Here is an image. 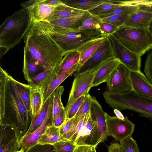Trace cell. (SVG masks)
<instances>
[{"label":"cell","instance_id":"1","mask_svg":"<svg viewBox=\"0 0 152 152\" xmlns=\"http://www.w3.org/2000/svg\"><path fill=\"white\" fill-rule=\"evenodd\" d=\"M15 79L0 67V125L14 128L20 140L28 130L33 118L21 99Z\"/></svg>","mask_w":152,"mask_h":152},{"label":"cell","instance_id":"2","mask_svg":"<svg viewBox=\"0 0 152 152\" xmlns=\"http://www.w3.org/2000/svg\"><path fill=\"white\" fill-rule=\"evenodd\" d=\"M25 47L45 69L56 68L64 53L39 21L31 19L29 29L23 38Z\"/></svg>","mask_w":152,"mask_h":152},{"label":"cell","instance_id":"3","mask_svg":"<svg viewBox=\"0 0 152 152\" xmlns=\"http://www.w3.org/2000/svg\"><path fill=\"white\" fill-rule=\"evenodd\" d=\"M63 51H77L87 42L102 36L96 29H73L55 25L46 20L39 21Z\"/></svg>","mask_w":152,"mask_h":152},{"label":"cell","instance_id":"4","mask_svg":"<svg viewBox=\"0 0 152 152\" xmlns=\"http://www.w3.org/2000/svg\"><path fill=\"white\" fill-rule=\"evenodd\" d=\"M31 18L28 8L20 9L7 17L0 27V58L19 43L28 31Z\"/></svg>","mask_w":152,"mask_h":152},{"label":"cell","instance_id":"5","mask_svg":"<svg viewBox=\"0 0 152 152\" xmlns=\"http://www.w3.org/2000/svg\"><path fill=\"white\" fill-rule=\"evenodd\" d=\"M105 102L111 107L119 110L135 111L141 117L152 122V100L142 97L134 91L125 93L106 91L102 93Z\"/></svg>","mask_w":152,"mask_h":152},{"label":"cell","instance_id":"6","mask_svg":"<svg viewBox=\"0 0 152 152\" xmlns=\"http://www.w3.org/2000/svg\"><path fill=\"white\" fill-rule=\"evenodd\" d=\"M149 29L122 25L113 34L126 48L141 57L152 49V37Z\"/></svg>","mask_w":152,"mask_h":152},{"label":"cell","instance_id":"7","mask_svg":"<svg viewBox=\"0 0 152 152\" xmlns=\"http://www.w3.org/2000/svg\"><path fill=\"white\" fill-rule=\"evenodd\" d=\"M96 124L91 111L81 116L74 117L72 128L67 140L77 146L87 145L92 130Z\"/></svg>","mask_w":152,"mask_h":152},{"label":"cell","instance_id":"8","mask_svg":"<svg viewBox=\"0 0 152 152\" xmlns=\"http://www.w3.org/2000/svg\"><path fill=\"white\" fill-rule=\"evenodd\" d=\"M100 67L77 74L75 77L73 81L67 104L65 107L66 115L77 99L83 95L88 94L91 88L95 75Z\"/></svg>","mask_w":152,"mask_h":152},{"label":"cell","instance_id":"9","mask_svg":"<svg viewBox=\"0 0 152 152\" xmlns=\"http://www.w3.org/2000/svg\"><path fill=\"white\" fill-rule=\"evenodd\" d=\"M108 37L113 49L115 57L130 71H141V57L126 48L113 34Z\"/></svg>","mask_w":152,"mask_h":152},{"label":"cell","instance_id":"10","mask_svg":"<svg viewBox=\"0 0 152 152\" xmlns=\"http://www.w3.org/2000/svg\"><path fill=\"white\" fill-rule=\"evenodd\" d=\"M115 57L113 49L108 37L105 36L97 49L77 71V74L99 68L105 61Z\"/></svg>","mask_w":152,"mask_h":152},{"label":"cell","instance_id":"11","mask_svg":"<svg viewBox=\"0 0 152 152\" xmlns=\"http://www.w3.org/2000/svg\"><path fill=\"white\" fill-rule=\"evenodd\" d=\"M105 116L108 136H112L120 142L132 135L135 124L127 116L121 120L116 116H110L105 112Z\"/></svg>","mask_w":152,"mask_h":152},{"label":"cell","instance_id":"12","mask_svg":"<svg viewBox=\"0 0 152 152\" xmlns=\"http://www.w3.org/2000/svg\"><path fill=\"white\" fill-rule=\"evenodd\" d=\"M130 71L125 66L121 63L106 83L107 91L119 93L133 91L129 77Z\"/></svg>","mask_w":152,"mask_h":152},{"label":"cell","instance_id":"13","mask_svg":"<svg viewBox=\"0 0 152 152\" xmlns=\"http://www.w3.org/2000/svg\"><path fill=\"white\" fill-rule=\"evenodd\" d=\"M52 106L53 97L48 114L42 123L34 132L20 140V149H23L24 151L37 144L41 137L45 133L47 128L53 124Z\"/></svg>","mask_w":152,"mask_h":152},{"label":"cell","instance_id":"14","mask_svg":"<svg viewBox=\"0 0 152 152\" xmlns=\"http://www.w3.org/2000/svg\"><path fill=\"white\" fill-rule=\"evenodd\" d=\"M129 77L133 91L139 95L152 100V83L141 71H130Z\"/></svg>","mask_w":152,"mask_h":152},{"label":"cell","instance_id":"15","mask_svg":"<svg viewBox=\"0 0 152 152\" xmlns=\"http://www.w3.org/2000/svg\"><path fill=\"white\" fill-rule=\"evenodd\" d=\"M121 63L120 61L113 57L104 62L96 71L91 87L97 86L104 83H107L113 72Z\"/></svg>","mask_w":152,"mask_h":152},{"label":"cell","instance_id":"16","mask_svg":"<svg viewBox=\"0 0 152 152\" xmlns=\"http://www.w3.org/2000/svg\"><path fill=\"white\" fill-rule=\"evenodd\" d=\"M45 70L24 47L23 72L25 79L28 83Z\"/></svg>","mask_w":152,"mask_h":152},{"label":"cell","instance_id":"17","mask_svg":"<svg viewBox=\"0 0 152 152\" xmlns=\"http://www.w3.org/2000/svg\"><path fill=\"white\" fill-rule=\"evenodd\" d=\"M152 23V12L139 8L131 14L123 25L140 28H149Z\"/></svg>","mask_w":152,"mask_h":152},{"label":"cell","instance_id":"18","mask_svg":"<svg viewBox=\"0 0 152 152\" xmlns=\"http://www.w3.org/2000/svg\"><path fill=\"white\" fill-rule=\"evenodd\" d=\"M55 8L43 3L42 0H37L28 8L31 19L40 21L48 20L52 15Z\"/></svg>","mask_w":152,"mask_h":152},{"label":"cell","instance_id":"19","mask_svg":"<svg viewBox=\"0 0 152 152\" xmlns=\"http://www.w3.org/2000/svg\"><path fill=\"white\" fill-rule=\"evenodd\" d=\"M90 14L88 11H86L84 13L77 16L48 21L55 25L67 28L77 29H79Z\"/></svg>","mask_w":152,"mask_h":152},{"label":"cell","instance_id":"20","mask_svg":"<svg viewBox=\"0 0 152 152\" xmlns=\"http://www.w3.org/2000/svg\"><path fill=\"white\" fill-rule=\"evenodd\" d=\"M105 36L95 39L87 42L77 51L80 53V57L77 71L95 51ZM76 71V72H77Z\"/></svg>","mask_w":152,"mask_h":152},{"label":"cell","instance_id":"21","mask_svg":"<svg viewBox=\"0 0 152 152\" xmlns=\"http://www.w3.org/2000/svg\"><path fill=\"white\" fill-rule=\"evenodd\" d=\"M56 68H49L32 78L28 84L32 88L45 89L56 77Z\"/></svg>","mask_w":152,"mask_h":152},{"label":"cell","instance_id":"22","mask_svg":"<svg viewBox=\"0 0 152 152\" xmlns=\"http://www.w3.org/2000/svg\"><path fill=\"white\" fill-rule=\"evenodd\" d=\"M78 64H77L69 69L57 76L45 89L43 94V104L48 99L55 89L66 79L75 72H76Z\"/></svg>","mask_w":152,"mask_h":152},{"label":"cell","instance_id":"23","mask_svg":"<svg viewBox=\"0 0 152 152\" xmlns=\"http://www.w3.org/2000/svg\"><path fill=\"white\" fill-rule=\"evenodd\" d=\"M80 57V53L77 51H71L65 53L61 63L56 68L57 76L78 64Z\"/></svg>","mask_w":152,"mask_h":152},{"label":"cell","instance_id":"24","mask_svg":"<svg viewBox=\"0 0 152 152\" xmlns=\"http://www.w3.org/2000/svg\"><path fill=\"white\" fill-rule=\"evenodd\" d=\"M52 98V96L51 94L43 104L41 110L33 117L28 130L22 138H24L30 134L42 123L48 114Z\"/></svg>","mask_w":152,"mask_h":152},{"label":"cell","instance_id":"25","mask_svg":"<svg viewBox=\"0 0 152 152\" xmlns=\"http://www.w3.org/2000/svg\"><path fill=\"white\" fill-rule=\"evenodd\" d=\"M85 12L74 8L64 3L55 7L51 16L46 21L71 17L82 14Z\"/></svg>","mask_w":152,"mask_h":152},{"label":"cell","instance_id":"26","mask_svg":"<svg viewBox=\"0 0 152 152\" xmlns=\"http://www.w3.org/2000/svg\"><path fill=\"white\" fill-rule=\"evenodd\" d=\"M65 140H66L60 135L59 127H56L53 124L47 128L41 137L38 144L53 145L56 142Z\"/></svg>","mask_w":152,"mask_h":152},{"label":"cell","instance_id":"27","mask_svg":"<svg viewBox=\"0 0 152 152\" xmlns=\"http://www.w3.org/2000/svg\"><path fill=\"white\" fill-rule=\"evenodd\" d=\"M123 3L122 1L105 0L103 3L88 12L90 14L96 16L106 15L111 13Z\"/></svg>","mask_w":152,"mask_h":152},{"label":"cell","instance_id":"28","mask_svg":"<svg viewBox=\"0 0 152 152\" xmlns=\"http://www.w3.org/2000/svg\"><path fill=\"white\" fill-rule=\"evenodd\" d=\"M66 5L74 8L88 11L105 2V0H76L62 1Z\"/></svg>","mask_w":152,"mask_h":152},{"label":"cell","instance_id":"29","mask_svg":"<svg viewBox=\"0 0 152 152\" xmlns=\"http://www.w3.org/2000/svg\"><path fill=\"white\" fill-rule=\"evenodd\" d=\"M43 92L41 88L31 87L30 95V103L33 117L39 112L42 107Z\"/></svg>","mask_w":152,"mask_h":152},{"label":"cell","instance_id":"30","mask_svg":"<svg viewBox=\"0 0 152 152\" xmlns=\"http://www.w3.org/2000/svg\"><path fill=\"white\" fill-rule=\"evenodd\" d=\"M15 82L19 94L25 107L28 111L31 113L30 95L31 87L28 84H25L15 80Z\"/></svg>","mask_w":152,"mask_h":152},{"label":"cell","instance_id":"31","mask_svg":"<svg viewBox=\"0 0 152 152\" xmlns=\"http://www.w3.org/2000/svg\"><path fill=\"white\" fill-rule=\"evenodd\" d=\"M64 91L63 86H59L52 94L53 97L52 116L53 119L64 107L61 101V96Z\"/></svg>","mask_w":152,"mask_h":152},{"label":"cell","instance_id":"32","mask_svg":"<svg viewBox=\"0 0 152 152\" xmlns=\"http://www.w3.org/2000/svg\"><path fill=\"white\" fill-rule=\"evenodd\" d=\"M120 142L121 152H140L136 141L130 136Z\"/></svg>","mask_w":152,"mask_h":152},{"label":"cell","instance_id":"33","mask_svg":"<svg viewBox=\"0 0 152 152\" xmlns=\"http://www.w3.org/2000/svg\"><path fill=\"white\" fill-rule=\"evenodd\" d=\"M101 20L98 16L90 14L79 29H96L99 31Z\"/></svg>","mask_w":152,"mask_h":152},{"label":"cell","instance_id":"34","mask_svg":"<svg viewBox=\"0 0 152 152\" xmlns=\"http://www.w3.org/2000/svg\"><path fill=\"white\" fill-rule=\"evenodd\" d=\"M53 145L55 151L56 152H73L77 146L68 140L61 141Z\"/></svg>","mask_w":152,"mask_h":152},{"label":"cell","instance_id":"35","mask_svg":"<svg viewBox=\"0 0 152 152\" xmlns=\"http://www.w3.org/2000/svg\"><path fill=\"white\" fill-rule=\"evenodd\" d=\"M130 15H114L101 19L102 22L119 27L123 25Z\"/></svg>","mask_w":152,"mask_h":152},{"label":"cell","instance_id":"36","mask_svg":"<svg viewBox=\"0 0 152 152\" xmlns=\"http://www.w3.org/2000/svg\"><path fill=\"white\" fill-rule=\"evenodd\" d=\"M18 136L5 144L0 145V152H16L20 148Z\"/></svg>","mask_w":152,"mask_h":152},{"label":"cell","instance_id":"37","mask_svg":"<svg viewBox=\"0 0 152 152\" xmlns=\"http://www.w3.org/2000/svg\"><path fill=\"white\" fill-rule=\"evenodd\" d=\"M86 95H84L77 99L73 103L66 115V119L74 118L84 102Z\"/></svg>","mask_w":152,"mask_h":152},{"label":"cell","instance_id":"38","mask_svg":"<svg viewBox=\"0 0 152 152\" xmlns=\"http://www.w3.org/2000/svg\"><path fill=\"white\" fill-rule=\"evenodd\" d=\"M25 152H56L53 145L37 144L28 149Z\"/></svg>","mask_w":152,"mask_h":152},{"label":"cell","instance_id":"39","mask_svg":"<svg viewBox=\"0 0 152 152\" xmlns=\"http://www.w3.org/2000/svg\"><path fill=\"white\" fill-rule=\"evenodd\" d=\"M91 97L89 94L86 95L84 102L74 117L81 116L91 111Z\"/></svg>","mask_w":152,"mask_h":152},{"label":"cell","instance_id":"40","mask_svg":"<svg viewBox=\"0 0 152 152\" xmlns=\"http://www.w3.org/2000/svg\"><path fill=\"white\" fill-rule=\"evenodd\" d=\"M144 72L146 76L152 83V49L147 53L145 62Z\"/></svg>","mask_w":152,"mask_h":152},{"label":"cell","instance_id":"41","mask_svg":"<svg viewBox=\"0 0 152 152\" xmlns=\"http://www.w3.org/2000/svg\"><path fill=\"white\" fill-rule=\"evenodd\" d=\"M118 28L109 23L102 21L99 31L102 36H108L114 33Z\"/></svg>","mask_w":152,"mask_h":152},{"label":"cell","instance_id":"42","mask_svg":"<svg viewBox=\"0 0 152 152\" xmlns=\"http://www.w3.org/2000/svg\"><path fill=\"white\" fill-rule=\"evenodd\" d=\"M74 117L69 119H66L62 125L59 127L60 135L64 139L67 140V137L72 128Z\"/></svg>","mask_w":152,"mask_h":152},{"label":"cell","instance_id":"43","mask_svg":"<svg viewBox=\"0 0 152 152\" xmlns=\"http://www.w3.org/2000/svg\"><path fill=\"white\" fill-rule=\"evenodd\" d=\"M66 119L65 107L61 110L59 113L53 119V124L56 127H59L64 123Z\"/></svg>","mask_w":152,"mask_h":152},{"label":"cell","instance_id":"44","mask_svg":"<svg viewBox=\"0 0 152 152\" xmlns=\"http://www.w3.org/2000/svg\"><path fill=\"white\" fill-rule=\"evenodd\" d=\"M138 4L140 9L152 12V0H139Z\"/></svg>","mask_w":152,"mask_h":152},{"label":"cell","instance_id":"45","mask_svg":"<svg viewBox=\"0 0 152 152\" xmlns=\"http://www.w3.org/2000/svg\"><path fill=\"white\" fill-rule=\"evenodd\" d=\"M95 147L87 145H79L76 147L73 152H93Z\"/></svg>","mask_w":152,"mask_h":152},{"label":"cell","instance_id":"46","mask_svg":"<svg viewBox=\"0 0 152 152\" xmlns=\"http://www.w3.org/2000/svg\"><path fill=\"white\" fill-rule=\"evenodd\" d=\"M42 1L47 5L55 7L64 4L62 1L60 0H42Z\"/></svg>","mask_w":152,"mask_h":152},{"label":"cell","instance_id":"47","mask_svg":"<svg viewBox=\"0 0 152 152\" xmlns=\"http://www.w3.org/2000/svg\"><path fill=\"white\" fill-rule=\"evenodd\" d=\"M107 148L108 152H121L120 144L118 143H111Z\"/></svg>","mask_w":152,"mask_h":152},{"label":"cell","instance_id":"48","mask_svg":"<svg viewBox=\"0 0 152 152\" xmlns=\"http://www.w3.org/2000/svg\"><path fill=\"white\" fill-rule=\"evenodd\" d=\"M37 0H29L22 2L21 4V6L23 8H28L34 3Z\"/></svg>","mask_w":152,"mask_h":152},{"label":"cell","instance_id":"49","mask_svg":"<svg viewBox=\"0 0 152 152\" xmlns=\"http://www.w3.org/2000/svg\"><path fill=\"white\" fill-rule=\"evenodd\" d=\"M113 111L118 118L121 120L124 119L125 117L119 110L116 109H114Z\"/></svg>","mask_w":152,"mask_h":152},{"label":"cell","instance_id":"50","mask_svg":"<svg viewBox=\"0 0 152 152\" xmlns=\"http://www.w3.org/2000/svg\"><path fill=\"white\" fill-rule=\"evenodd\" d=\"M149 29L152 37V23L149 28Z\"/></svg>","mask_w":152,"mask_h":152},{"label":"cell","instance_id":"51","mask_svg":"<svg viewBox=\"0 0 152 152\" xmlns=\"http://www.w3.org/2000/svg\"><path fill=\"white\" fill-rule=\"evenodd\" d=\"M16 152H25L22 149H20V150Z\"/></svg>","mask_w":152,"mask_h":152},{"label":"cell","instance_id":"52","mask_svg":"<svg viewBox=\"0 0 152 152\" xmlns=\"http://www.w3.org/2000/svg\"><path fill=\"white\" fill-rule=\"evenodd\" d=\"M93 152H96V147L94 148L93 151Z\"/></svg>","mask_w":152,"mask_h":152}]
</instances>
